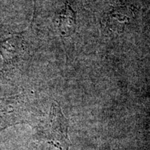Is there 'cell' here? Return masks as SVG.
I'll use <instances>...</instances> for the list:
<instances>
[{"label":"cell","mask_w":150,"mask_h":150,"mask_svg":"<svg viewBox=\"0 0 150 150\" xmlns=\"http://www.w3.org/2000/svg\"><path fill=\"white\" fill-rule=\"evenodd\" d=\"M52 130L62 150H70L71 142L68 138V122L62 113L59 105L53 104L51 115Z\"/></svg>","instance_id":"1"},{"label":"cell","mask_w":150,"mask_h":150,"mask_svg":"<svg viewBox=\"0 0 150 150\" xmlns=\"http://www.w3.org/2000/svg\"><path fill=\"white\" fill-rule=\"evenodd\" d=\"M76 13L67 0L65 8L62 11L59 17V29L62 35L69 36L74 33L76 29Z\"/></svg>","instance_id":"2"}]
</instances>
